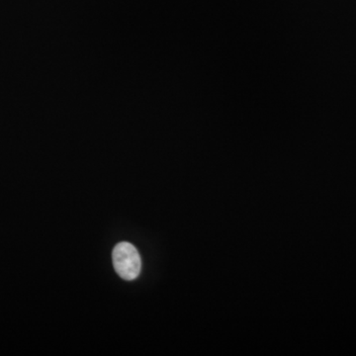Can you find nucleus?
Returning a JSON list of instances; mask_svg holds the SVG:
<instances>
[{
	"label": "nucleus",
	"instance_id": "nucleus-1",
	"mask_svg": "<svg viewBox=\"0 0 356 356\" xmlns=\"http://www.w3.org/2000/svg\"><path fill=\"white\" fill-rule=\"evenodd\" d=\"M113 264L115 270L123 280L131 281L139 276L142 261L137 248L132 243L123 242L114 248Z\"/></svg>",
	"mask_w": 356,
	"mask_h": 356
}]
</instances>
